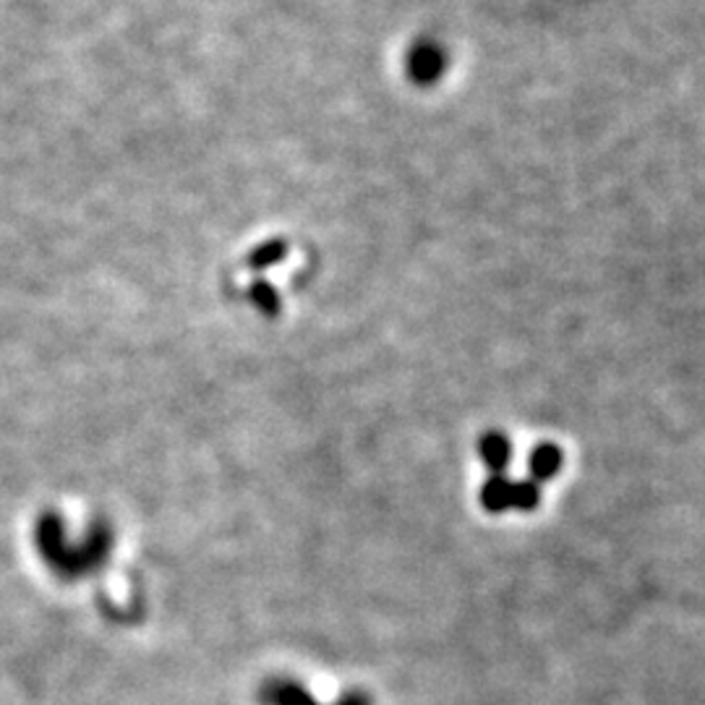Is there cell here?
Wrapping results in <instances>:
<instances>
[{
  "label": "cell",
  "instance_id": "5",
  "mask_svg": "<svg viewBox=\"0 0 705 705\" xmlns=\"http://www.w3.org/2000/svg\"><path fill=\"white\" fill-rule=\"evenodd\" d=\"M541 502V489L535 481H518L512 484V507L514 510L531 512Z\"/></svg>",
  "mask_w": 705,
  "mask_h": 705
},
{
  "label": "cell",
  "instance_id": "3",
  "mask_svg": "<svg viewBox=\"0 0 705 705\" xmlns=\"http://www.w3.org/2000/svg\"><path fill=\"white\" fill-rule=\"evenodd\" d=\"M478 455L484 457V463L489 465L494 474H502L512 457V444L505 434L489 432L481 436V442H478Z\"/></svg>",
  "mask_w": 705,
  "mask_h": 705
},
{
  "label": "cell",
  "instance_id": "4",
  "mask_svg": "<svg viewBox=\"0 0 705 705\" xmlns=\"http://www.w3.org/2000/svg\"><path fill=\"white\" fill-rule=\"evenodd\" d=\"M481 505L489 512H505L512 507V481L502 474H494L481 489Z\"/></svg>",
  "mask_w": 705,
  "mask_h": 705
},
{
  "label": "cell",
  "instance_id": "2",
  "mask_svg": "<svg viewBox=\"0 0 705 705\" xmlns=\"http://www.w3.org/2000/svg\"><path fill=\"white\" fill-rule=\"evenodd\" d=\"M528 470H531L535 484L554 478L562 470V449L549 442L539 444V447L531 453V457H528Z\"/></svg>",
  "mask_w": 705,
  "mask_h": 705
},
{
  "label": "cell",
  "instance_id": "1",
  "mask_svg": "<svg viewBox=\"0 0 705 705\" xmlns=\"http://www.w3.org/2000/svg\"><path fill=\"white\" fill-rule=\"evenodd\" d=\"M447 63L449 55L444 51V45L432 37L415 40L411 51L405 53V70L419 87H432V84L440 82L447 74Z\"/></svg>",
  "mask_w": 705,
  "mask_h": 705
}]
</instances>
